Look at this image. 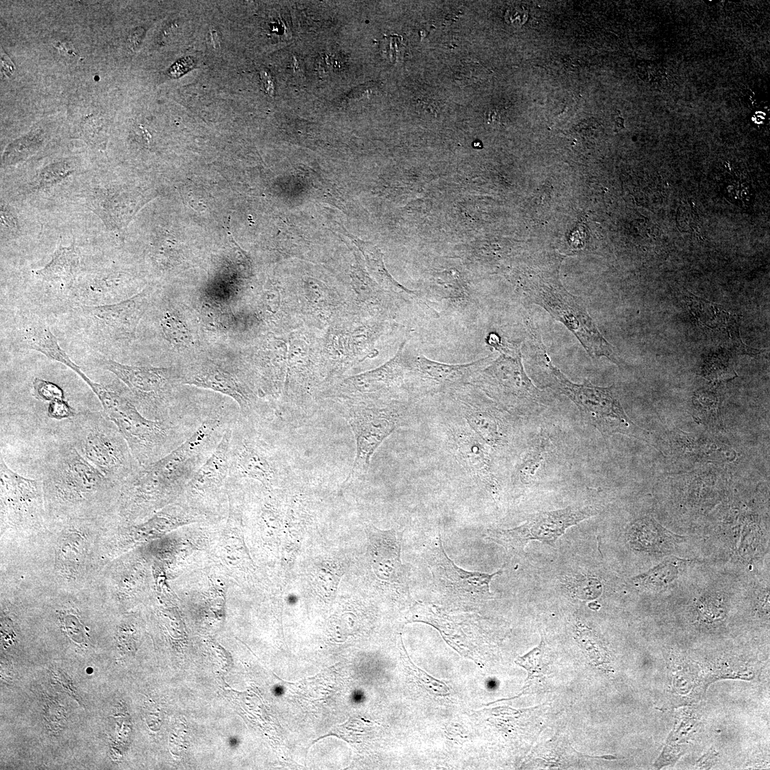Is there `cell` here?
<instances>
[{
	"label": "cell",
	"mask_w": 770,
	"mask_h": 770,
	"mask_svg": "<svg viewBox=\"0 0 770 770\" xmlns=\"http://www.w3.org/2000/svg\"><path fill=\"white\" fill-rule=\"evenodd\" d=\"M240 412L222 408L175 449L161 458L140 466L122 483L125 510L153 505L189 483L232 426Z\"/></svg>",
	"instance_id": "6da1fadb"
},
{
	"label": "cell",
	"mask_w": 770,
	"mask_h": 770,
	"mask_svg": "<svg viewBox=\"0 0 770 770\" xmlns=\"http://www.w3.org/2000/svg\"><path fill=\"white\" fill-rule=\"evenodd\" d=\"M97 164L80 155L27 161L1 170L0 194L32 208L47 223L71 212L77 190Z\"/></svg>",
	"instance_id": "7a4b0ae2"
},
{
	"label": "cell",
	"mask_w": 770,
	"mask_h": 770,
	"mask_svg": "<svg viewBox=\"0 0 770 770\" xmlns=\"http://www.w3.org/2000/svg\"><path fill=\"white\" fill-rule=\"evenodd\" d=\"M93 392L140 466L170 453L207 419L202 414L193 413L171 421L150 420L139 411L123 384L97 383Z\"/></svg>",
	"instance_id": "3957f363"
},
{
	"label": "cell",
	"mask_w": 770,
	"mask_h": 770,
	"mask_svg": "<svg viewBox=\"0 0 770 770\" xmlns=\"http://www.w3.org/2000/svg\"><path fill=\"white\" fill-rule=\"evenodd\" d=\"M41 475L48 505L57 512L90 506L121 486L58 437L46 448Z\"/></svg>",
	"instance_id": "277c9868"
},
{
	"label": "cell",
	"mask_w": 770,
	"mask_h": 770,
	"mask_svg": "<svg viewBox=\"0 0 770 770\" xmlns=\"http://www.w3.org/2000/svg\"><path fill=\"white\" fill-rule=\"evenodd\" d=\"M153 288L146 286L133 297L118 303L79 306L62 314L71 333L96 356L114 359L136 337L141 319L153 299Z\"/></svg>",
	"instance_id": "5b68a950"
},
{
	"label": "cell",
	"mask_w": 770,
	"mask_h": 770,
	"mask_svg": "<svg viewBox=\"0 0 770 770\" xmlns=\"http://www.w3.org/2000/svg\"><path fill=\"white\" fill-rule=\"evenodd\" d=\"M58 422L56 437L68 443L108 478L122 483L140 466L115 424L104 412L79 411Z\"/></svg>",
	"instance_id": "8992f818"
},
{
	"label": "cell",
	"mask_w": 770,
	"mask_h": 770,
	"mask_svg": "<svg viewBox=\"0 0 770 770\" xmlns=\"http://www.w3.org/2000/svg\"><path fill=\"white\" fill-rule=\"evenodd\" d=\"M487 343L500 355L470 381L509 411L525 415L538 411L543 404L542 392L524 370L520 347L495 333L489 334Z\"/></svg>",
	"instance_id": "52a82bcc"
},
{
	"label": "cell",
	"mask_w": 770,
	"mask_h": 770,
	"mask_svg": "<svg viewBox=\"0 0 770 770\" xmlns=\"http://www.w3.org/2000/svg\"><path fill=\"white\" fill-rule=\"evenodd\" d=\"M146 197L139 189L125 185L112 164L98 163L77 190L71 212L86 209L99 218L111 237L123 242L125 228Z\"/></svg>",
	"instance_id": "ba28073f"
},
{
	"label": "cell",
	"mask_w": 770,
	"mask_h": 770,
	"mask_svg": "<svg viewBox=\"0 0 770 770\" xmlns=\"http://www.w3.org/2000/svg\"><path fill=\"white\" fill-rule=\"evenodd\" d=\"M91 365L113 374L128 389L134 404L146 418L171 421L185 414L187 406L174 401V386L182 384L179 373L170 368L130 365L118 361L93 356Z\"/></svg>",
	"instance_id": "9c48e42d"
},
{
	"label": "cell",
	"mask_w": 770,
	"mask_h": 770,
	"mask_svg": "<svg viewBox=\"0 0 770 770\" xmlns=\"http://www.w3.org/2000/svg\"><path fill=\"white\" fill-rule=\"evenodd\" d=\"M120 250L118 245L88 255L70 292L67 311L74 307L118 303L145 287L125 265Z\"/></svg>",
	"instance_id": "30bf717a"
},
{
	"label": "cell",
	"mask_w": 770,
	"mask_h": 770,
	"mask_svg": "<svg viewBox=\"0 0 770 770\" xmlns=\"http://www.w3.org/2000/svg\"><path fill=\"white\" fill-rule=\"evenodd\" d=\"M549 386L564 394L578 407L581 416L602 435L621 433L648 441V433L637 426L625 412L615 386L601 387L586 381L575 384L545 355Z\"/></svg>",
	"instance_id": "8fae6325"
},
{
	"label": "cell",
	"mask_w": 770,
	"mask_h": 770,
	"mask_svg": "<svg viewBox=\"0 0 770 770\" xmlns=\"http://www.w3.org/2000/svg\"><path fill=\"white\" fill-rule=\"evenodd\" d=\"M92 247L87 242L78 243L75 238L64 246L60 238L49 262L40 269L31 270L26 275L24 300L48 316L66 312L71 289L88 255L94 250Z\"/></svg>",
	"instance_id": "7c38bea8"
},
{
	"label": "cell",
	"mask_w": 770,
	"mask_h": 770,
	"mask_svg": "<svg viewBox=\"0 0 770 770\" xmlns=\"http://www.w3.org/2000/svg\"><path fill=\"white\" fill-rule=\"evenodd\" d=\"M284 475L280 453L260 435L255 422L240 414L232 426L227 483L252 480L272 486Z\"/></svg>",
	"instance_id": "4fadbf2b"
},
{
	"label": "cell",
	"mask_w": 770,
	"mask_h": 770,
	"mask_svg": "<svg viewBox=\"0 0 770 770\" xmlns=\"http://www.w3.org/2000/svg\"><path fill=\"white\" fill-rule=\"evenodd\" d=\"M48 316L37 307L24 301L17 303L1 318V343L14 351H34L59 362L75 372L93 391L92 381L61 347L47 321Z\"/></svg>",
	"instance_id": "5bb4252c"
},
{
	"label": "cell",
	"mask_w": 770,
	"mask_h": 770,
	"mask_svg": "<svg viewBox=\"0 0 770 770\" xmlns=\"http://www.w3.org/2000/svg\"><path fill=\"white\" fill-rule=\"evenodd\" d=\"M526 296L563 323L594 357L605 356L619 365L611 344L600 333L595 323L580 299L563 287L540 284L525 289Z\"/></svg>",
	"instance_id": "9a60e30c"
},
{
	"label": "cell",
	"mask_w": 770,
	"mask_h": 770,
	"mask_svg": "<svg viewBox=\"0 0 770 770\" xmlns=\"http://www.w3.org/2000/svg\"><path fill=\"white\" fill-rule=\"evenodd\" d=\"M424 558L432 576L433 592L446 602L474 605L491 598L490 582L503 573L502 569L488 574L459 568L447 555L440 534L427 545Z\"/></svg>",
	"instance_id": "2e32d148"
},
{
	"label": "cell",
	"mask_w": 770,
	"mask_h": 770,
	"mask_svg": "<svg viewBox=\"0 0 770 770\" xmlns=\"http://www.w3.org/2000/svg\"><path fill=\"white\" fill-rule=\"evenodd\" d=\"M596 514L590 506H568L533 514L522 525L511 529H488L486 538L503 546L508 553L521 555L530 540L555 547L556 540L570 526Z\"/></svg>",
	"instance_id": "e0dca14e"
},
{
	"label": "cell",
	"mask_w": 770,
	"mask_h": 770,
	"mask_svg": "<svg viewBox=\"0 0 770 770\" xmlns=\"http://www.w3.org/2000/svg\"><path fill=\"white\" fill-rule=\"evenodd\" d=\"M180 376L182 384L209 389L228 396L238 405L244 418L252 421L264 419L265 411L257 404L256 395L258 394L252 379L245 376L235 369L205 361L190 365Z\"/></svg>",
	"instance_id": "ac0fdd59"
},
{
	"label": "cell",
	"mask_w": 770,
	"mask_h": 770,
	"mask_svg": "<svg viewBox=\"0 0 770 770\" xmlns=\"http://www.w3.org/2000/svg\"><path fill=\"white\" fill-rule=\"evenodd\" d=\"M397 410L391 405L355 402L344 416L356 440V456L349 479L366 474L371 458L382 442L399 425Z\"/></svg>",
	"instance_id": "d6986e66"
},
{
	"label": "cell",
	"mask_w": 770,
	"mask_h": 770,
	"mask_svg": "<svg viewBox=\"0 0 770 770\" xmlns=\"http://www.w3.org/2000/svg\"><path fill=\"white\" fill-rule=\"evenodd\" d=\"M488 363V358H484L463 364H449L419 355L408 360L406 375L419 391L434 393L467 384Z\"/></svg>",
	"instance_id": "ffe728a7"
},
{
	"label": "cell",
	"mask_w": 770,
	"mask_h": 770,
	"mask_svg": "<svg viewBox=\"0 0 770 770\" xmlns=\"http://www.w3.org/2000/svg\"><path fill=\"white\" fill-rule=\"evenodd\" d=\"M46 224L32 208L0 194L1 254L32 247L41 237Z\"/></svg>",
	"instance_id": "44dd1931"
},
{
	"label": "cell",
	"mask_w": 770,
	"mask_h": 770,
	"mask_svg": "<svg viewBox=\"0 0 770 770\" xmlns=\"http://www.w3.org/2000/svg\"><path fill=\"white\" fill-rule=\"evenodd\" d=\"M1 504L4 515L11 521L34 519L41 508V483L24 477L11 469L2 454L0 458Z\"/></svg>",
	"instance_id": "7402d4cb"
},
{
	"label": "cell",
	"mask_w": 770,
	"mask_h": 770,
	"mask_svg": "<svg viewBox=\"0 0 770 770\" xmlns=\"http://www.w3.org/2000/svg\"><path fill=\"white\" fill-rule=\"evenodd\" d=\"M448 446L458 463L487 488L496 489L492 452L489 445L468 426H453L448 430Z\"/></svg>",
	"instance_id": "603a6c76"
},
{
	"label": "cell",
	"mask_w": 770,
	"mask_h": 770,
	"mask_svg": "<svg viewBox=\"0 0 770 770\" xmlns=\"http://www.w3.org/2000/svg\"><path fill=\"white\" fill-rule=\"evenodd\" d=\"M405 344L402 343L396 355L382 366L345 379L339 389L340 395L370 398L375 394L388 393L401 386L407 372L408 360L403 354Z\"/></svg>",
	"instance_id": "cb8c5ba5"
},
{
	"label": "cell",
	"mask_w": 770,
	"mask_h": 770,
	"mask_svg": "<svg viewBox=\"0 0 770 770\" xmlns=\"http://www.w3.org/2000/svg\"><path fill=\"white\" fill-rule=\"evenodd\" d=\"M460 386L454 390L468 426L492 448L507 445L508 428L500 414L481 401L475 390H461Z\"/></svg>",
	"instance_id": "d4e9b609"
},
{
	"label": "cell",
	"mask_w": 770,
	"mask_h": 770,
	"mask_svg": "<svg viewBox=\"0 0 770 770\" xmlns=\"http://www.w3.org/2000/svg\"><path fill=\"white\" fill-rule=\"evenodd\" d=\"M368 537V555L376 577L383 582L407 586L400 558L401 536L394 530H382L370 527Z\"/></svg>",
	"instance_id": "484cf974"
},
{
	"label": "cell",
	"mask_w": 770,
	"mask_h": 770,
	"mask_svg": "<svg viewBox=\"0 0 770 770\" xmlns=\"http://www.w3.org/2000/svg\"><path fill=\"white\" fill-rule=\"evenodd\" d=\"M231 433L232 426L227 428L215 449L190 481L188 487L191 493L215 495L227 484Z\"/></svg>",
	"instance_id": "4316f807"
},
{
	"label": "cell",
	"mask_w": 770,
	"mask_h": 770,
	"mask_svg": "<svg viewBox=\"0 0 770 770\" xmlns=\"http://www.w3.org/2000/svg\"><path fill=\"white\" fill-rule=\"evenodd\" d=\"M52 134L48 129L36 127L15 139L4 149L1 170L17 166L31 160L49 143Z\"/></svg>",
	"instance_id": "83f0119b"
},
{
	"label": "cell",
	"mask_w": 770,
	"mask_h": 770,
	"mask_svg": "<svg viewBox=\"0 0 770 770\" xmlns=\"http://www.w3.org/2000/svg\"><path fill=\"white\" fill-rule=\"evenodd\" d=\"M358 245L366 258L371 274L383 287L398 295L404 296L405 299L419 297L415 292L406 289L392 278L384 265L379 250L364 243H360Z\"/></svg>",
	"instance_id": "f1b7e54d"
},
{
	"label": "cell",
	"mask_w": 770,
	"mask_h": 770,
	"mask_svg": "<svg viewBox=\"0 0 770 770\" xmlns=\"http://www.w3.org/2000/svg\"><path fill=\"white\" fill-rule=\"evenodd\" d=\"M158 327L163 339L176 347L185 348L192 343V335L186 323L173 311L161 312Z\"/></svg>",
	"instance_id": "f546056e"
},
{
	"label": "cell",
	"mask_w": 770,
	"mask_h": 770,
	"mask_svg": "<svg viewBox=\"0 0 770 770\" xmlns=\"http://www.w3.org/2000/svg\"><path fill=\"white\" fill-rule=\"evenodd\" d=\"M545 437L531 446L520 459L515 471V478L524 485L531 484L548 453V441Z\"/></svg>",
	"instance_id": "4dcf8cb0"
},
{
	"label": "cell",
	"mask_w": 770,
	"mask_h": 770,
	"mask_svg": "<svg viewBox=\"0 0 770 770\" xmlns=\"http://www.w3.org/2000/svg\"><path fill=\"white\" fill-rule=\"evenodd\" d=\"M702 374L714 382L726 381L737 376L730 362V356L724 351L712 355L706 361Z\"/></svg>",
	"instance_id": "1f68e13d"
},
{
	"label": "cell",
	"mask_w": 770,
	"mask_h": 770,
	"mask_svg": "<svg viewBox=\"0 0 770 770\" xmlns=\"http://www.w3.org/2000/svg\"><path fill=\"white\" fill-rule=\"evenodd\" d=\"M200 317L203 325L210 331L222 332L230 327L229 314L220 305L212 302L202 303Z\"/></svg>",
	"instance_id": "d6a6232c"
},
{
	"label": "cell",
	"mask_w": 770,
	"mask_h": 770,
	"mask_svg": "<svg viewBox=\"0 0 770 770\" xmlns=\"http://www.w3.org/2000/svg\"><path fill=\"white\" fill-rule=\"evenodd\" d=\"M674 566L667 563L661 565L647 573L635 577L633 579L634 582L639 586L648 587L657 586L658 580L659 582H671L677 573V568Z\"/></svg>",
	"instance_id": "836d02e7"
},
{
	"label": "cell",
	"mask_w": 770,
	"mask_h": 770,
	"mask_svg": "<svg viewBox=\"0 0 770 770\" xmlns=\"http://www.w3.org/2000/svg\"><path fill=\"white\" fill-rule=\"evenodd\" d=\"M32 396L43 402L65 399L63 390L56 384L36 377L32 382Z\"/></svg>",
	"instance_id": "e575fe53"
},
{
	"label": "cell",
	"mask_w": 770,
	"mask_h": 770,
	"mask_svg": "<svg viewBox=\"0 0 770 770\" xmlns=\"http://www.w3.org/2000/svg\"><path fill=\"white\" fill-rule=\"evenodd\" d=\"M281 306V294L274 289H269L262 294L261 307L265 316L268 319L277 317Z\"/></svg>",
	"instance_id": "d590c367"
},
{
	"label": "cell",
	"mask_w": 770,
	"mask_h": 770,
	"mask_svg": "<svg viewBox=\"0 0 770 770\" xmlns=\"http://www.w3.org/2000/svg\"><path fill=\"white\" fill-rule=\"evenodd\" d=\"M76 413L74 409L65 399L53 401L48 404V416L57 421L68 419Z\"/></svg>",
	"instance_id": "8d00e7d4"
},
{
	"label": "cell",
	"mask_w": 770,
	"mask_h": 770,
	"mask_svg": "<svg viewBox=\"0 0 770 770\" xmlns=\"http://www.w3.org/2000/svg\"><path fill=\"white\" fill-rule=\"evenodd\" d=\"M410 664L417 679L421 681L423 685L428 691L438 695H444L448 692L449 689L446 684L431 677L423 670L414 666L411 662H410Z\"/></svg>",
	"instance_id": "74e56055"
},
{
	"label": "cell",
	"mask_w": 770,
	"mask_h": 770,
	"mask_svg": "<svg viewBox=\"0 0 770 770\" xmlns=\"http://www.w3.org/2000/svg\"><path fill=\"white\" fill-rule=\"evenodd\" d=\"M528 16V11L525 8L515 6L507 11L505 18L511 24L522 25L526 21Z\"/></svg>",
	"instance_id": "f35d334b"
},
{
	"label": "cell",
	"mask_w": 770,
	"mask_h": 770,
	"mask_svg": "<svg viewBox=\"0 0 770 770\" xmlns=\"http://www.w3.org/2000/svg\"><path fill=\"white\" fill-rule=\"evenodd\" d=\"M601 588V585L595 579H587L581 581L578 587H577V593L578 596L587 598H595L597 596L590 591L588 589Z\"/></svg>",
	"instance_id": "ab89813d"
},
{
	"label": "cell",
	"mask_w": 770,
	"mask_h": 770,
	"mask_svg": "<svg viewBox=\"0 0 770 770\" xmlns=\"http://www.w3.org/2000/svg\"><path fill=\"white\" fill-rule=\"evenodd\" d=\"M192 62V60H188V59H183V60L180 61L179 62H178L175 65H174L173 66V68L170 70V74L171 76H175V77L178 76L180 75H182L183 73L185 72V71L189 69V68H185L184 66H186V65H188V64H189V63H190Z\"/></svg>",
	"instance_id": "60d3db41"
},
{
	"label": "cell",
	"mask_w": 770,
	"mask_h": 770,
	"mask_svg": "<svg viewBox=\"0 0 770 770\" xmlns=\"http://www.w3.org/2000/svg\"><path fill=\"white\" fill-rule=\"evenodd\" d=\"M260 74L267 92L272 96L274 93V84L271 76L265 71H261Z\"/></svg>",
	"instance_id": "b9f144b4"
},
{
	"label": "cell",
	"mask_w": 770,
	"mask_h": 770,
	"mask_svg": "<svg viewBox=\"0 0 770 770\" xmlns=\"http://www.w3.org/2000/svg\"><path fill=\"white\" fill-rule=\"evenodd\" d=\"M142 34H143L142 31H135L130 35V43L132 44V46L133 47H135L136 46H138L140 43V42L141 41V38L143 36Z\"/></svg>",
	"instance_id": "7bdbcfd3"
},
{
	"label": "cell",
	"mask_w": 770,
	"mask_h": 770,
	"mask_svg": "<svg viewBox=\"0 0 770 770\" xmlns=\"http://www.w3.org/2000/svg\"><path fill=\"white\" fill-rule=\"evenodd\" d=\"M362 694L359 692L353 693L352 699L354 702H359L362 699Z\"/></svg>",
	"instance_id": "ee69618b"
},
{
	"label": "cell",
	"mask_w": 770,
	"mask_h": 770,
	"mask_svg": "<svg viewBox=\"0 0 770 770\" xmlns=\"http://www.w3.org/2000/svg\"><path fill=\"white\" fill-rule=\"evenodd\" d=\"M274 692L277 695H280L283 693V688L282 687H277L274 689Z\"/></svg>",
	"instance_id": "f6af8a7d"
}]
</instances>
